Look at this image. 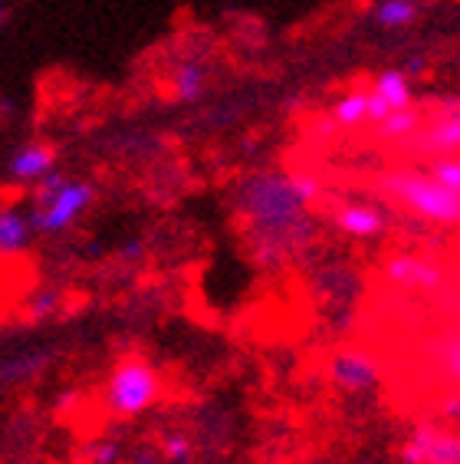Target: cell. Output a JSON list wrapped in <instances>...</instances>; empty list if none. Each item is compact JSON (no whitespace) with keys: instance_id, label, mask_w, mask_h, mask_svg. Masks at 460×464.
Listing matches in <instances>:
<instances>
[{"instance_id":"52a82bcc","label":"cell","mask_w":460,"mask_h":464,"mask_svg":"<svg viewBox=\"0 0 460 464\" xmlns=\"http://www.w3.org/2000/svg\"><path fill=\"white\" fill-rule=\"evenodd\" d=\"M385 277L398 290H415V294H434L444 290L447 284V270L434 257H421V254H395L385 264Z\"/></svg>"},{"instance_id":"6da1fadb","label":"cell","mask_w":460,"mask_h":464,"mask_svg":"<svg viewBox=\"0 0 460 464\" xmlns=\"http://www.w3.org/2000/svg\"><path fill=\"white\" fill-rule=\"evenodd\" d=\"M96 188L86 179L76 175H62L53 171L46 175L40 185L34 188V201H30V221H34L36 237H53V234L70 231L72 224L86 215V208L92 205Z\"/></svg>"},{"instance_id":"cb8c5ba5","label":"cell","mask_w":460,"mask_h":464,"mask_svg":"<svg viewBox=\"0 0 460 464\" xmlns=\"http://www.w3.org/2000/svg\"><path fill=\"white\" fill-rule=\"evenodd\" d=\"M441 415H447V419H457V415H460V399H454V402L444 405Z\"/></svg>"},{"instance_id":"9c48e42d","label":"cell","mask_w":460,"mask_h":464,"mask_svg":"<svg viewBox=\"0 0 460 464\" xmlns=\"http://www.w3.org/2000/svg\"><path fill=\"white\" fill-rule=\"evenodd\" d=\"M336 227L345 234V237H352V241H375L385 234L388 227V215L381 211L379 205H365V201H349L336 211Z\"/></svg>"},{"instance_id":"30bf717a","label":"cell","mask_w":460,"mask_h":464,"mask_svg":"<svg viewBox=\"0 0 460 464\" xmlns=\"http://www.w3.org/2000/svg\"><path fill=\"white\" fill-rule=\"evenodd\" d=\"M421 139H417V149L427 155H457L460 152V106L457 102H447L441 116L434 119L427 129H417Z\"/></svg>"},{"instance_id":"44dd1931","label":"cell","mask_w":460,"mask_h":464,"mask_svg":"<svg viewBox=\"0 0 460 464\" xmlns=\"http://www.w3.org/2000/svg\"><path fill=\"white\" fill-rule=\"evenodd\" d=\"M290 181H292V191H296L306 205H312V201L322 195V185H319L316 175H290Z\"/></svg>"},{"instance_id":"7c38bea8","label":"cell","mask_w":460,"mask_h":464,"mask_svg":"<svg viewBox=\"0 0 460 464\" xmlns=\"http://www.w3.org/2000/svg\"><path fill=\"white\" fill-rule=\"evenodd\" d=\"M207 92V66L201 60H181L171 70V96L181 106H191Z\"/></svg>"},{"instance_id":"ba28073f","label":"cell","mask_w":460,"mask_h":464,"mask_svg":"<svg viewBox=\"0 0 460 464\" xmlns=\"http://www.w3.org/2000/svg\"><path fill=\"white\" fill-rule=\"evenodd\" d=\"M56 161H60V155H56L53 145L46 142H27L20 145V149H14V155H10L7 161V179L14 181V185H40V181L46 179V175H53Z\"/></svg>"},{"instance_id":"5b68a950","label":"cell","mask_w":460,"mask_h":464,"mask_svg":"<svg viewBox=\"0 0 460 464\" xmlns=\"http://www.w3.org/2000/svg\"><path fill=\"white\" fill-rule=\"evenodd\" d=\"M405 464H457L460 461V431L441 421H421L401 441Z\"/></svg>"},{"instance_id":"ac0fdd59","label":"cell","mask_w":460,"mask_h":464,"mask_svg":"<svg viewBox=\"0 0 460 464\" xmlns=\"http://www.w3.org/2000/svg\"><path fill=\"white\" fill-rule=\"evenodd\" d=\"M434 181L441 188H447V191H454V195H460V159H454V155H444V159H434L431 171H427Z\"/></svg>"},{"instance_id":"8fae6325","label":"cell","mask_w":460,"mask_h":464,"mask_svg":"<svg viewBox=\"0 0 460 464\" xmlns=\"http://www.w3.org/2000/svg\"><path fill=\"white\" fill-rule=\"evenodd\" d=\"M36 231L34 221H30V208H0V257H10V254H20L34 244Z\"/></svg>"},{"instance_id":"d4e9b609","label":"cell","mask_w":460,"mask_h":464,"mask_svg":"<svg viewBox=\"0 0 460 464\" xmlns=\"http://www.w3.org/2000/svg\"><path fill=\"white\" fill-rule=\"evenodd\" d=\"M457 464H460V461H457Z\"/></svg>"},{"instance_id":"277c9868","label":"cell","mask_w":460,"mask_h":464,"mask_svg":"<svg viewBox=\"0 0 460 464\" xmlns=\"http://www.w3.org/2000/svg\"><path fill=\"white\" fill-rule=\"evenodd\" d=\"M244 208L254 218L260 231H290L302 221V208H310L296 191H292L290 179H276V175H264L254 179L244 191Z\"/></svg>"},{"instance_id":"9a60e30c","label":"cell","mask_w":460,"mask_h":464,"mask_svg":"<svg viewBox=\"0 0 460 464\" xmlns=\"http://www.w3.org/2000/svg\"><path fill=\"white\" fill-rule=\"evenodd\" d=\"M417 129H421V109H391L388 116L375 125V139H381V142H405V139L417 135Z\"/></svg>"},{"instance_id":"ffe728a7","label":"cell","mask_w":460,"mask_h":464,"mask_svg":"<svg viewBox=\"0 0 460 464\" xmlns=\"http://www.w3.org/2000/svg\"><path fill=\"white\" fill-rule=\"evenodd\" d=\"M161 455L175 464H187V458H191V441H187L185 435H168L165 445H161Z\"/></svg>"},{"instance_id":"2e32d148","label":"cell","mask_w":460,"mask_h":464,"mask_svg":"<svg viewBox=\"0 0 460 464\" xmlns=\"http://www.w3.org/2000/svg\"><path fill=\"white\" fill-rule=\"evenodd\" d=\"M365 112H369V90H349L336 99L332 122H336L339 129H355V125L365 122Z\"/></svg>"},{"instance_id":"4fadbf2b","label":"cell","mask_w":460,"mask_h":464,"mask_svg":"<svg viewBox=\"0 0 460 464\" xmlns=\"http://www.w3.org/2000/svg\"><path fill=\"white\" fill-rule=\"evenodd\" d=\"M369 17L379 30L398 34V30L415 27V20L421 17V4L417 0H379Z\"/></svg>"},{"instance_id":"e0dca14e","label":"cell","mask_w":460,"mask_h":464,"mask_svg":"<svg viewBox=\"0 0 460 464\" xmlns=\"http://www.w3.org/2000/svg\"><path fill=\"white\" fill-rule=\"evenodd\" d=\"M431 359L451 382H460V333L457 336H444V340L437 336V343L431 346Z\"/></svg>"},{"instance_id":"d6986e66","label":"cell","mask_w":460,"mask_h":464,"mask_svg":"<svg viewBox=\"0 0 460 464\" xmlns=\"http://www.w3.org/2000/svg\"><path fill=\"white\" fill-rule=\"evenodd\" d=\"M122 455V441H115V438H99L89 445V464H119Z\"/></svg>"},{"instance_id":"603a6c76","label":"cell","mask_w":460,"mask_h":464,"mask_svg":"<svg viewBox=\"0 0 460 464\" xmlns=\"http://www.w3.org/2000/svg\"><path fill=\"white\" fill-rule=\"evenodd\" d=\"M427 70V60H425V56H417V60H411V63H407V76H411V72H415V76H421V72H425Z\"/></svg>"},{"instance_id":"5bb4252c","label":"cell","mask_w":460,"mask_h":464,"mask_svg":"<svg viewBox=\"0 0 460 464\" xmlns=\"http://www.w3.org/2000/svg\"><path fill=\"white\" fill-rule=\"evenodd\" d=\"M372 92L388 109H407L415 106V90H411V76L405 70H381L375 72Z\"/></svg>"},{"instance_id":"8992f818","label":"cell","mask_w":460,"mask_h":464,"mask_svg":"<svg viewBox=\"0 0 460 464\" xmlns=\"http://www.w3.org/2000/svg\"><path fill=\"white\" fill-rule=\"evenodd\" d=\"M329 382L336 385L345 395H362L379 389L381 382V366L379 359L369 349H339L336 356L329 359L326 366Z\"/></svg>"},{"instance_id":"7402d4cb","label":"cell","mask_w":460,"mask_h":464,"mask_svg":"<svg viewBox=\"0 0 460 464\" xmlns=\"http://www.w3.org/2000/svg\"><path fill=\"white\" fill-rule=\"evenodd\" d=\"M336 132H339V125L332 122V116H329V119H319V122H316V139H332Z\"/></svg>"},{"instance_id":"3957f363","label":"cell","mask_w":460,"mask_h":464,"mask_svg":"<svg viewBox=\"0 0 460 464\" xmlns=\"http://www.w3.org/2000/svg\"><path fill=\"white\" fill-rule=\"evenodd\" d=\"M158 395H161L158 369L139 356L122 359L109 372L106 385H102V402H106V409L112 411L115 419H125V421L145 415L151 405L158 402Z\"/></svg>"},{"instance_id":"7a4b0ae2","label":"cell","mask_w":460,"mask_h":464,"mask_svg":"<svg viewBox=\"0 0 460 464\" xmlns=\"http://www.w3.org/2000/svg\"><path fill=\"white\" fill-rule=\"evenodd\" d=\"M381 191L401 205L407 215L421 218L427 224L457 227L460 224V195L441 188L427 171L415 169H391L381 175Z\"/></svg>"}]
</instances>
